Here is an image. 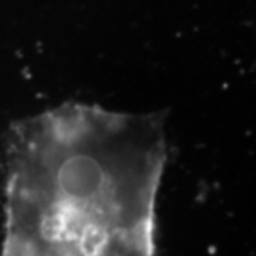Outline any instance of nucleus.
<instances>
[{
  "mask_svg": "<svg viewBox=\"0 0 256 256\" xmlns=\"http://www.w3.org/2000/svg\"><path fill=\"white\" fill-rule=\"evenodd\" d=\"M165 120L64 104L5 138L0 256H156Z\"/></svg>",
  "mask_w": 256,
  "mask_h": 256,
  "instance_id": "f257e3e1",
  "label": "nucleus"
}]
</instances>
